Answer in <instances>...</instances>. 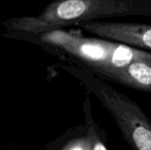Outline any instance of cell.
<instances>
[{"mask_svg":"<svg viewBox=\"0 0 151 150\" xmlns=\"http://www.w3.org/2000/svg\"><path fill=\"white\" fill-rule=\"evenodd\" d=\"M84 117H85V125L87 126L91 139H92V150H108L105 143V136L99 127L97 123L95 121L91 108L90 95L88 93L84 101Z\"/></svg>","mask_w":151,"mask_h":150,"instance_id":"cell-7","label":"cell"},{"mask_svg":"<svg viewBox=\"0 0 151 150\" xmlns=\"http://www.w3.org/2000/svg\"><path fill=\"white\" fill-rule=\"evenodd\" d=\"M62 68L77 79L111 113L133 149L151 150V121L134 100L104 82L87 66L65 64Z\"/></svg>","mask_w":151,"mask_h":150,"instance_id":"cell-3","label":"cell"},{"mask_svg":"<svg viewBox=\"0 0 151 150\" xmlns=\"http://www.w3.org/2000/svg\"><path fill=\"white\" fill-rule=\"evenodd\" d=\"M124 16L151 17V0H54L38 15L11 18L2 25L10 33L38 34L81 21Z\"/></svg>","mask_w":151,"mask_h":150,"instance_id":"cell-1","label":"cell"},{"mask_svg":"<svg viewBox=\"0 0 151 150\" xmlns=\"http://www.w3.org/2000/svg\"><path fill=\"white\" fill-rule=\"evenodd\" d=\"M77 27L102 39L151 50V25L129 22L81 21Z\"/></svg>","mask_w":151,"mask_h":150,"instance_id":"cell-4","label":"cell"},{"mask_svg":"<svg viewBox=\"0 0 151 150\" xmlns=\"http://www.w3.org/2000/svg\"><path fill=\"white\" fill-rule=\"evenodd\" d=\"M45 150H92V139L87 126L70 128L50 142Z\"/></svg>","mask_w":151,"mask_h":150,"instance_id":"cell-6","label":"cell"},{"mask_svg":"<svg viewBox=\"0 0 151 150\" xmlns=\"http://www.w3.org/2000/svg\"><path fill=\"white\" fill-rule=\"evenodd\" d=\"M103 77L135 89L151 92V64L137 61L129 65L113 69Z\"/></svg>","mask_w":151,"mask_h":150,"instance_id":"cell-5","label":"cell"},{"mask_svg":"<svg viewBox=\"0 0 151 150\" xmlns=\"http://www.w3.org/2000/svg\"><path fill=\"white\" fill-rule=\"evenodd\" d=\"M19 34L20 39L40 43L75 58L101 76L111 70L123 68L137 61L151 64V53L105 39L83 37L63 29L38 34Z\"/></svg>","mask_w":151,"mask_h":150,"instance_id":"cell-2","label":"cell"}]
</instances>
